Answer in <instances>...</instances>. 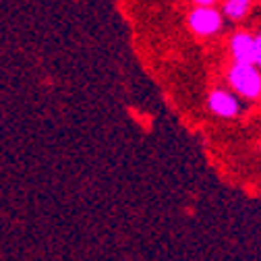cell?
I'll return each instance as SVG.
<instances>
[{
	"instance_id": "obj_1",
	"label": "cell",
	"mask_w": 261,
	"mask_h": 261,
	"mask_svg": "<svg viewBox=\"0 0 261 261\" xmlns=\"http://www.w3.org/2000/svg\"><path fill=\"white\" fill-rule=\"evenodd\" d=\"M228 81L243 97L255 100L261 95V75L255 64H232V69L228 71Z\"/></svg>"
},
{
	"instance_id": "obj_2",
	"label": "cell",
	"mask_w": 261,
	"mask_h": 261,
	"mask_svg": "<svg viewBox=\"0 0 261 261\" xmlns=\"http://www.w3.org/2000/svg\"><path fill=\"white\" fill-rule=\"evenodd\" d=\"M189 27L197 36H214L222 29V15L214 7H197L189 15Z\"/></svg>"
},
{
	"instance_id": "obj_3",
	"label": "cell",
	"mask_w": 261,
	"mask_h": 261,
	"mask_svg": "<svg viewBox=\"0 0 261 261\" xmlns=\"http://www.w3.org/2000/svg\"><path fill=\"white\" fill-rule=\"evenodd\" d=\"M207 106L214 114L222 116V118H234L241 110V104L239 100L232 95V93H228L224 89H214L207 97Z\"/></svg>"
},
{
	"instance_id": "obj_4",
	"label": "cell",
	"mask_w": 261,
	"mask_h": 261,
	"mask_svg": "<svg viewBox=\"0 0 261 261\" xmlns=\"http://www.w3.org/2000/svg\"><path fill=\"white\" fill-rule=\"evenodd\" d=\"M230 54L234 64H255V38L239 31L230 40Z\"/></svg>"
},
{
	"instance_id": "obj_5",
	"label": "cell",
	"mask_w": 261,
	"mask_h": 261,
	"mask_svg": "<svg viewBox=\"0 0 261 261\" xmlns=\"http://www.w3.org/2000/svg\"><path fill=\"white\" fill-rule=\"evenodd\" d=\"M251 9V0H226L224 13L228 19H243Z\"/></svg>"
},
{
	"instance_id": "obj_6",
	"label": "cell",
	"mask_w": 261,
	"mask_h": 261,
	"mask_svg": "<svg viewBox=\"0 0 261 261\" xmlns=\"http://www.w3.org/2000/svg\"><path fill=\"white\" fill-rule=\"evenodd\" d=\"M255 64L261 67V36L255 38Z\"/></svg>"
},
{
	"instance_id": "obj_7",
	"label": "cell",
	"mask_w": 261,
	"mask_h": 261,
	"mask_svg": "<svg viewBox=\"0 0 261 261\" xmlns=\"http://www.w3.org/2000/svg\"><path fill=\"white\" fill-rule=\"evenodd\" d=\"M197 7H214L216 5V0H193Z\"/></svg>"
}]
</instances>
